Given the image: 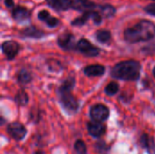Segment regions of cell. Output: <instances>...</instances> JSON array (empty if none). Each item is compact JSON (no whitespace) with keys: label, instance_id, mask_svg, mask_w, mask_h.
Returning <instances> with one entry per match:
<instances>
[{"label":"cell","instance_id":"29","mask_svg":"<svg viewBox=\"0 0 155 154\" xmlns=\"http://www.w3.org/2000/svg\"><path fill=\"white\" fill-rule=\"evenodd\" d=\"M34 154H45L44 153V152H42V151H35Z\"/></svg>","mask_w":155,"mask_h":154},{"label":"cell","instance_id":"18","mask_svg":"<svg viewBox=\"0 0 155 154\" xmlns=\"http://www.w3.org/2000/svg\"><path fill=\"white\" fill-rule=\"evenodd\" d=\"M95 38L99 43L102 44H107L112 39V33L109 30L106 29H100L97 30L95 33Z\"/></svg>","mask_w":155,"mask_h":154},{"label":"cell","instance_id":"25","mask_svg":"<svg viewBox=\"0 0 155 154\" xmlns=\"http://www.w3.org/2000/svg\"><path fill=\"white\" fill-rule=\"evenodd\" d=\"M42 118V113L40 110H32L29 113V121L34 123H38Z\"/></svg>","mask_w":155,"mask_h":154},{"label":"cell","instance_id":"2","mask_svg":"<svg viewBox=\"0 0 155 154\" xmlns=\"http://www.w3.org/2000/svg\"><path fill=\"white\" fill-rule=\"evenodd\" d=\"M75 85V79L73 76L67 77L58 87L57 96L63 109L68 114H74L78 112L80 104L78 100L72 93V90Z\"/></svg>","mask_w":155,"mask_h":154},{"label":"cell","instance_id":"27","mask_svg":"<svg viewBox=\"0 0 155 154\" xmlns=\"http://www.w3.org/2000/svg\"><path fill=\"white\" fill-rule=\"evenodd\" d=\"M144 11L146 13H148L149 15L155 16V3H152V4H149L148 5H146L144 7Z\"/></svg>","mask_w":155,"mask_h":154},{"label":"cell","instance_id":"10","mask_svg":"<svg viewBox=\"0 0 155 154\" xmlns=\"http://www.w3.org/2000/svg\"><path fill=\"white\" fill-rule=\"evenodd\" d=\"M138 143L148 154H155V140L153 136H151L147 133H143L140 136Z\"/></svg>","mask_w":155,"mask_h":154},{"label":"cell","instance_id":"21","mask_svg":"<svg viewBox=\"0 0 155 154\" xmlns=\"http://www.w3.org/2000/svg\"><path fill=\"white\" fill-rule=\"evenodd\" d=\"M33 79V76L31 74V73L29 71H27L26 69H22L19 71L18 74H17V81L20 84H27L29 83H31Z\"/></svg>","mask_w":155,"mask_h":154},{"label":"cell","instance_id":"24","mask_svg":"<svg viewBox=\"0 0 155 154\" xmlns=\"http://www.w3.org/2000/svg\"><path fill=\"white\" fill-rule=\"evenodd\" d=\"M119 91V84L116 82H111L109 83L105 88H104V92L108 96H113L114 94H116Z\"/></svg>","mask_w":155,"mask_h":154},{"label":"cell","instance_id":"8","mask_svg":"<svg viewBox=\"0 0 155 154\" xmlns=\"http://www.w3.org/2000/svg\"><path fill=\"white\" fill-rule=\"evenodd\" d=\"M86 128H87V132L89 135L96 139L101 138L106 133V125L104 124L103 122H97V121L92 120L87 123Z\"/></svg>","mask_w":155,"mask_h":154},{"label":"cell","instance_id":"5","mask_svg":"<svg viewBox=\"0 0 155 154\" xmlns=\"http://www.w3.org/2000/svg\"><path fill=\"white\" fill-rule=\"evenodd\" d=\"M6 133L13 140L20 142L25 138L27 134V130L23 123L19 122H13L7 124Z\"/></svg>","mask_w":155,"mask_h":154},{"label":"cell","instance_id":"20","mask_svg":"<svg viewBox=\"0 0 155 154\" xmlns=\"http://www.w3.org/2000/svg\"><path fill=\"white\" fill-rule=\"evenodd\" d=\"M99 6V12L101 13V15H103V17L105 18H109V17H113L115 13H116V9L114 6H113L112 5L106 4V5H98Z\"/></svg>","mask_w":155,"mask_h":154},{"label":"cell","instance_id":"30","mask_svg":"<svg viewBox=\"0 0 155 154\" xmlns=\"http://www.w3.org/2000/svg\"><path fill=\"white\" fill-rule=\"evenodd\" d=\"M4 123H5V119L3 117H1V124H4Z\"/></svg>","mask_w":155,"mask_h":154},{"label":"cell","instance_id":"14","mask_svg":"<svg viewBox=\"0 0 155 154\" xmlns=\"http://www.w3.org/2000/svg\"><path fill=\"white\" fill-rule=\"evenodd\" d=\"M20 34L23 37H28V38H35V39H40L45 35V33L35 27V25H29L20 31Z\"/></svg>","mask_w":155,"mask_h":154},{"label":"cell","instance_id":"12","mask_svg":"<svg viewBox=\"0 0 155 154\" xmlns=\"http://www.w3.org/2000/svg\"><path fill=\"white\" fill-rule=\"evenodd\" d=\"M98 5L91 0H73L72 9L80 12H85V11L93 10Z\"/></svg>","mask_w":155,"mask_h":154},{"label":"cell","instance_id":"26","mask_svg":"<svg viewBox=\"0 0 155 154\" xmlns=\"http://www.w3.org/2000/svg\"><path fill=\"white\" fill-rule=\"evenodd\" d=\"M92 20L95 25H100L103 21V15H101L100 12L96 10H93V15H92Z\"/></svg>","mask_w":155,"mask_h":154},{"label":"cell","instance_id":"6","mask_svg":"<svg viewBox=\"0 0 155 154\" xmlns=\"http://www.w3.org/2000/svg\"><path fill=\"white\" fill-rule=\"evenodd\" d=\"M89 114L91 119L94 121L104 122L110 116V110L106 105L103 103H96L90 108Z\"/></svg>","mask_w":155,"mask_h":154},{"label":"cell","instance_id":"13","mask_svg":"<svg viewBox=\"0 0 155 154\" xmlns=\"http://www.w3.org/2000/svg\"><path fill=\"white\" fill-rule=\"evenodd\" d=\"M46 4L55 11H66L72 8L73 0H45Z\"/></svg>","mask_w":155,"mask_h":154},{"label":"cell","instance_id":"3","mask_svg":"<svg viewBox=\"0 0 155 154\" xmlns=\"http://www.w3.org/2000/svg\"><path fill=\"white\" fill-rule=\"evenodd\" d=\"M141 64L136 60H126L116 64L111 70V76L124 81H137L140 78Z\"/></svg>","mask_w":155,"mask_h":154},{"label":"cell","instance_id":"9","mask_svg":"<svg viewBox=\"0 0 155 154\" xmlns=\"http://www.w3.org/2000/svg\"><path fill=\"white\" fill-rule=\"evenodd\" d=\"M1 50L8 60H13L17 55L20 50V45L17 42L9 40L1 44Z\"/></svg>","mask_w":155,"mask_h":154},{"label":"cell","instance_id":"22","mask_svg":"<svg viewBox=\"0 0 155 154\" xmlns=\"http://www.w3.org/2000/svg\"><path fill=\"white\" fill-rule=\"evenodd\" d=\"M94 151L98 154H108L111 151V146L108 145L104 140L97 141L94 143Z\"/></svg>","mask_w":155,"mask_h":154},{"label":"cell","instance_id":"7","mask_svg":"<svg viewBox=\"0 0 155 154\" xmlns=\"http://www.w3.org/2000/svg\"><path fill=\"white\" fill-rule=\"evenodd\" d=\"M57 44L65 51L75 50L76 43L74 41V35L70 32H64L57 38Z\"/></svg>","mask_w":155,"mask_h":154},{"label":"cell","instance_id":"15","mask_svg":"<svg viewBox=\"0 0 155 154\" xmlns=\"http://www.w3.org/2000/svg\"><path fill=\"white\" fill-rule=\"evenodd\" d=\"M37 17H38L39 20L45 22L47 25V26H49L51 28L56 27L59 25V23H60V21L56 17L52 16L47 10H41L38 13Z\"/></svg>","mask_w":155,"mask_h":154},{"label":"cell","instance_id":"23","mask_svg":"<svg viewBox=\"0 0 155 154\" xmlns=\"http://www.w3.org/2000/svg\"><path fill=\"white\" fill-rule=\"evenodd\" d=\"M74 151L76 154H87V146L84 140L78 139L74 143Z\"/></svg>","mask_w":155,"mask_h":154},{"label":"cell","instance_id":"1","mask_svg":"<svg viewBox=\"0 0 155 154\" xmlns=\"http://www.w3.org/2000/svg\"><path fill=\"white\" fill-rule=\"evenodd\" d=\"M155 37V24L150 20H141L124 32V38L129 44L147 42Z\"/></svg>","mask_w":155,"mask_h":154},{"label":"cell","instance_id":"16","mask_svg":"<svg viewBox=\"0 0 155 154\" xmlns=\"http://www.w3.org/2000/svg\"><path fill=\"white\" fill-rule=\"evenodd\" d=\"M84 73L89 77L101 76L105 73V67L102 64H91L84 67Z\"/></svg>","mask_w":155,"mask_h":154},{"label":"cell","instance_id":"17","mask_svg":"<svg viewBox=\"0 0 155 154\" xmlns=\"http://www.w3.org/2000/svg\"><path fill=\"white\" fill-rule=\"evenodd\" d=\"M93 10H94V9H93ZM93 10L84 12L81 16H79V17L75 18L74 20H73L71 22V25H74V26H83V25H84L88 22V20L92 19Z\"/></svg>","mask_w":155,"mask_h":154},{"label":"cell","instance_id":"31","mask_svg":"<svg viewBox=\"0 0 155 154\" xmlns=\"http://www.w3.org/2000/svg\"><path fill=\"white\" fill-rule=\"evenodd\" d=\"M153 76H154L155 78V66L153 67Z\"/></svg>","mask_w":155,"mask_h":154},{"label":"cell","instance_id":"11","mask_svg":"<svg viewBox=\"0 0 155 154\" xmlns=\"http://www.w3.org/2000/svg\"><path fill=\"white\" fill-rule=\"evenodd\" d=\"M12 17L17 23H25L30 20L31 18V11H29L26 7L16 5L12 9Z\"/></svg>","mask_w":155,"mask_h":154},{"label":"cell","instance_id":"32","mask_svg":"<svg viewBox=\"0 0 155 154\" xmlns=\"http://www.w3.org/2000/svg\"><path fill=\"white\" fill-rule=\"evenodd\" d=\"M153 1H155V0H153Z\"/></svg>","mask_w":155,"mask_h":154},{"label":"cell","instance_id":"19","mask_svg":"<svg viewBox=\"0 0 155 154\" xmlns=\"http://www.w3.org/2000/svg\"><path fill=\"white\" fill-rule=\"evenodd\" d=\"M15 102L19 106H25L29 102V96L24 89H20L15 95Z\"/></svg>","mask_w":155,"mask_h":154},{"label":"cell","instance_id":"28","mask_svg":"<svg viewBox=\"0 0 155 154\" xmlns=\"http://www.w3.org/2000/svg\"><path fill=\"white\" fill-rule=\"evenodd\" d=\"M5 5L7 8H14L15 7V3L13 0H5Z\"/></svg>","mask_w":155,"mask_h":154},{"label":"cell","instance_id":"4","mask_svg":"<svg viewBox=\"0 0 155 154\" xmlns=\"http://www.w3.org/2000/svg\"><path fill=\"white\" fill-rule=\"evenodd\" d=\"M75 50L87 57H95L98 56L101 53V49L99 47L94 45L90 41L85 38H81L76 43Z\"/></svg>","mask_w":155,"mask_h":154}]
</instances>
